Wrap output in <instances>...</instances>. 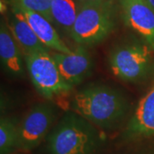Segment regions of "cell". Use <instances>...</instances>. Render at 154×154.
<instances>
[{
  "label": "cell",
  "mask_w": 154,
  "mask_h": 154,
  "mask_svg": "<svg viewBox=\"0 0 154 154\" xmlns=\"http://www.w3.org/2000/svg\"><path fill=\"white\" fill-rule=\"evenodd\" d=\"M71 110L94 126L109 128L125 116L128 110V102L126 97L115 88L94 85L75 94Z\"/></svg>",
  "instance_id": "6da1fadb"
},
{
  "label": "cell",
  "mask_w": 154,
  "mask_h": 154,
  "mask_svg": "<svg viewBox=\"0 0 154 154\" xmlns=\"http://www.w3.org/2000/svg\"><path fill=\"white\" fill-rule=\"evenodd\" d=\"M100 134L93 123L75 112H69L48 134L51 154H96Z\"/></svg>",
  "instance_id": "7a4b0ae2"
},
{
  "label": "cell",
  "mask_w": 154,
  "mask_h": 154,
  "mask_svg": "<svg viewBox=\"0 0 154 154\" xmlns=\"http://www.w3.org/2000/svg\"><path fill=\"white\" fill-rule=\"evenodd\" d=\"M115 27V12L111 0L84 3L80 5L70 36L79 45H93L103 41Z\"/></svg>",
  "instance_id": "3957f363"
},
{
  "label": "cell",
  "mask_w": 154,
  "mask_h": 154,
  "mask_svg": "<svg viewBox=\"0 0 154 154\" xmlns=\"http://www.w3.org/2000/svg\"><path fill=\"white\" fill-rule=\"evenodd\" d=\"M24 57L33 86L45 99H52L66 94L73 88L63 78L49 52L33 53Z\"/></svg>",
  "instance_id": "277c9868"
},
{
  "label": "cell",
  "mask_w": 154,
  "mask_h": 154,
  "mask_svg": "<svg viewBox=\"0 0 154 154\" xmlns=\"http://www.w3.org/2000/svg\"><path fill=\"white\" fill-rule=\"evenodd\" d=\"M151 61L150 47L140 43H129L110 52L109 65L112 74L128 82L142 80L148 72Z\"/></svg>",
  "instance_id": "5b68a950"
},
{
  "label": "cell",
  "mask_w": 154,
  "mask_h": 154,
  "mask_svg": "<svg viewBox=\"0 0 154 154\" xmlns=\"http://www.w3.org/2000/svg\"><path fill=\"white\" fill-rule=\"evenodd\" d=\"M55 118V108L50 104L41 103L32 107L19 122L17 150L36 148L49 134Z\"/></svg>",
  "instance_id": "8992f818"
},
{
  "label": "cell",
  "mask_w": 154,
  "mask_h": 154,
  "mask_svg": "<svg viewBox=\"0 0 154 154\" xmlns=\"http://www.w3.org/2000/svg\"><path fill=\"white\" fill-rule=\"evenodd\" d=\"M58 69L64 81L72 87L81 83L93 69V59L84 45H78L71 53L53 52Z\"/></svg>",
  "instance_id": "52a82bcc"
},
{
  "label": "cell",
  "mask_w": 154,
  "mask_h": 154,
  "mask_svg": "<svg viewBox=\"0 0 154 154\" xmlns=\"http://www.w3.org/2000/svg\"><path fill=\"white\" fill-rule=\"evenodd\" d=\"M124 20L154 49V10L146 0H120Z\"/></svg>",
  "instance_id": "ba28073f"
},
{
  "label": "cell",
  "mask_w": 154,
  "mask_h": 154,
  "mask_svg": "<svg viewBox=\"0 0 154 154\" xmlns=\"http://www.w3.org/2000/svg\"><path fill=\"white\" fill-rule=\"evenodd\" d=\"M7 24L24 57L38 52H49V48L38 39L21 10L16 6H12L10 22Z\"/></svg>",
  "instance_id": "9c48e42d"
},
{
  "label": "cell",
  "mask_w": 154,
  "mask_h": 154,
  "mask_svg": "<svg viewBox=\"0 0 154 154\" xmlns=\"http://www.w3.org/2000/svg\"><path fill=\"white\" fill-rule=\"evenodd\" d=\"M154 134V86L140 100L136 110L127 126L125 137H146Z\"/></svg>",
  "instance_id": "30bf717a"
},
{
  "label": "cell",
  "mask_w": 154,
  "mask_h": 154,
  "mask_svg": "<svg viewBox=\"0 0 154 154\" xmlns=\"http://www.w3.org/2000/svg\"><path fill=\"white\" fill-rule=\"evenodd\" d=\"M21 48L14 38L5 21L0 26V59L2 66L7 73L16 77L24 74L23 57Z\"/></svg>",
  "instance_id": "8fae6325"
},
{
  "label": "cell",
  "mask_w": 154,
  "mask_h": 154,
  "mask_svg": "<svg viewBox=\"0 0 154 154\" xmlns=\"http://www.w3.org/2000/svg\"><path fill=\"white\" fill-rule=\"evenodd\" d=\"M20 10L24 15L33 32L37 35L38 39L47 48L54 50L57 52H62L67 54L71 53L72 50L69 47H68L66 44L63 41V39L60 38L59 34L56 31V29L49 20H47L45 17L33 11L24 10V9H20Z\"/></svg>",
  "instance_id": "7c38bea8"
},
{
  "label": "cell",
  "mask_w": 154,
  "mask_h": 154,
  "mask_svg": "<svg viewBox=\"0 0 154 154\" xmlns=\"http://www.w3.org/2000/svg\"><path fill=\"white\" fill-rule=\"evenodd\" d=\"M80 6L75 0H52L51 14L56 22L68 33H71Z\"/></svg>",
  "instance_id": "4fadbf2b"
},
{
  "label": "cell",
  "mask_w": 154,
  "mask_h": 154,
  "mask_svg": "<svg viewBox=\"0 0 154 154\" xmlns=\"http://www.w3.org/2000/svg\"><path fill=\"white\" fill-rule=\"evenodd\" d=\"M19 122L14 118L1 117L0 154H11L17 150Z\"/></svg>",
  "instance_id": "5bb4252c"
},
{
  "label": "cell",
  "mask_w": 154,
  "mask_h": 154,
  "mask_svg": "<svg viewBox=\"0 0 154 154\" xmlns=\"http://www.w3.org/2000/svg\"><path fill=\"white\" fill-rule=\"evenodd\" d=\"M11 2L12 6L33 11L45 17L51 23L53 22L51 14L52 0H11Z\"/></svg>",
  "instance_id": "9a60e30c"
},
{
  "label": "cell",
  "mask_w": 154,
  "mask_h": 154,
  "mask_svg": "<svg viewBox=\"0 0 154 154\" xmlns=\"http://www.w3.org/2000/svg\"><path fill=\"white\" fill-rule=\"evenodd\" d=\"M105 0H81L82 4L84 3H99V2H103Z\"/></svg>",
  "instance_id": "2e32d148"
},
{
  "label": "cell",
  "mask_w": 154,
  "mask_h": 154,
  "mask_svg": "<svg viewBox=\"0 0 154 154\" xmlns=\"http://www.w3.org/2000/svg\"><path fill=\"white\" fill-rule=\"evenodd\" d=\"M146 1L148 3L149 5H151V7L154 10V0H146Z\"/></svg>",
  "instance_id": "e0dca14e"
}]
</instances>
